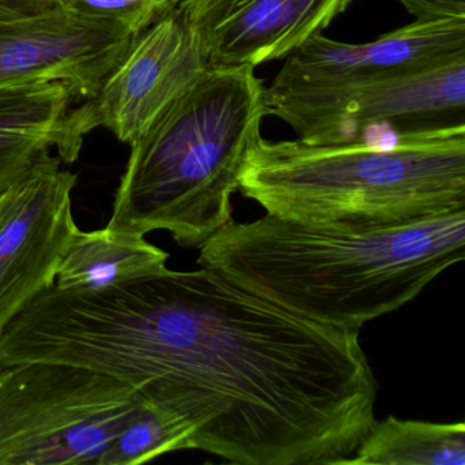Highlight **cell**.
Wrapping results in <instances>:
<instances>
[{"label":"cell","instance_id":"7","mask_svg":"<svg viewBox=\"0 0 465 465\" xmlns=\"http://www.w3.org/2000/svg\"><path fill=\"white\" fill-rule=\"evenodd\" d=\"M77 173L61 159L42 154L0 192V334L13 318L56 282L78 225L72 194Z\"/></svg>","mask_w":465,"mask_h":465},{"label":"cell","instance_id":"10","mask_svg":"<svg viewBox=\"0 0 465 465\" xmlns=\"http://www.w3.org/2000/svg\"><path fill=\"white\" fill-rule=\"evenodd\" d=\"M352 0H181L209 67L254 69L322 34Z\"/></svg>","mask_w":465,"mask_h":465},{"label":"cell","instance_id":"6","mask_svg":"<svg viewBox=\"0 0 465 465\" xmlns=\"http://www.w3.org/2000/svg\"><path fill=\"white\" fill-rule=\"evenodd\" d=\"M268 115L314 145L358 143L364 127L399 133L465 126V56L432 69L317 88H266Z\"/></svg>","mask_w":465,"mask_h":465},{"label":"cell","instance_id":"5","mask_svg":"<svg viewBox=\"0 0 465 465\" xmlns=\"http://www.w3.org/2000/svg\"><path fill=\"white\" fill-rule=\"evenodd\" d=\"M141 402L132 386L89 367L4 366L0 465H97Z\"/></svg>","mask_w":465,"mask_h":465},{"label":"cell","instance_id":"1","mask_svg":"<svg viewBox=\"0 0 465 465\" xmlns=\"http://www.w3.org/2000/svg\"><path fill=\"white\" fill-rule=\"evenodd\" d=\"M64 361L132 386L239 465L345 464L374 426L359 331L320 325L211 269L53 287L0 334L4 366Z\"/></svg>","mask_w":465,"mask_h":465},{"label":"cell","instance_id":"9","mask_svg":"<svg viewBox=\"0 0 465 465\" xmlns=\"http://www.w3.org/2000/svg\"><path fill=\"white\" fill-rule=\"evenodd\" d=\"M134 39L118 24L59 5L0 23V86L58 81L73 97L94 99Z\"/></svg>","mask_w":465,"mask_h":465},{"label":"cell","instance_id":"4","mask_svg":"<svg viewBox=\"0 0 465 465\" xmlns=\"http://www.w3.org/2000/svg\"><path fill=\"white\" fill-rule=\"evenodd\" d=\"M266 214L321 227H391L465 211V126L391 148L261 138L239 179Z\"/></svg>","mask_w":465,"mask_h":465},{"label":"cell","instance_id":"13","mask_svg":"<svg viewBox=\"0 0 465 465\" xmlns=\"http://www.w3.org/2000/svg\"><path fill=\"white\" fill-rule=\"evenodd\" d=\"M168 252L145 236L110 228L78 231L67 250L55 285L64 290H97L168 271Z\"/></svg>","mask_w":465,"mask_h":465},{"label":"cell","instance_id":"18","mask_svg":"<svg viewBox=\"0 0 465 465\" xmlns=\"http://www.w3.org/2000/svg\"><path fill=\"white\" fill-rule=\"evenodd\" d=\"M2 369H4V366H2V363H0V371H2Z\"/></svg>","mask_w":465,"mask_h":465},{"label":"cell","instance_id":"16","mask_svg":"<svg viewBox=\"0 0 465 465\" xmlns=\"http://www.w3.org/2000/svg\"><path fill=\"white\" fill-rule=\"evenodd\" d=\"M59 6L97 20L111 21L130 34L141 32L178 7L181 0H55Z\"/></svg>","mask_w":465,"mask_h":465},{"label":"cell","instance_id":"2","mask_svg":"<svg viewBox=\"0 0 465 465\" xmlns=\"http://www.w3.org/2000/svg\"><path fill=\"white\" fill-rule=\"evenodd\" d=\"M465 258V211L391 227L231 220L197 263L320 325L359 331L413 301Z\"/></svg>","mask_w":465,"mask_h":465},{"label":"cell","instance_id":"3","mask_svg":"<svg viewBox=\"0 0 465 465\" xmlns=\"http://www.w3.org/2000/svg\"><path fill=\"white\" fill-rule=\"evenodd\" d=\"M266 115L252 67H209L130 145L107 228L167 231L200 249L233 220L231 197Z\"/></svg>","mask_w":465,"mask_h":465},{"label":"cell","instance_id":"8","mask_svg":"<svg viewBox=\"0 0 465 465\" xmlns=\"http://www.w3.org/2000/svg\"><path fill=\"white\" fill-rule=\"evenodd\" d=\"M209 69L208 59L178 7L141 32L94 99L72 111L83 137L110 130L132 145Z\"/></svg>","mask_w":465,"mask_h":465},{"label":"cell","instance_id":"15","mask_svg":"<svg viewBox=\"0 0 465 465\" xmlns=\"http://www.w3.org/2000/svg\"><path fill=\"white\" fill-rule=\"evenodd\" d=\"M183 449H190L187 430L175 418L143 400L140 410L116 435L97 465H140Z\"/></svg>","mask_w":465,"mask_h":465},{"label":"cell","instance_id":"12","mask_svg":"<svg viewBox=\"0 0 465 465\" xmlns=\"http://www.w3.org/2000/svg\"><path fill=\"white\" fill-rule=\"evenodd\" d=\"M72 99L58 81L0 86V192L51 149L64 162L78 159L84 138L70 118Z\"/></svg>","mask_w":465,"mask_h":465},{"label":"cell","instance_id":"14","mask_svg":"<svg viewBox=\"0 0 465 465\" xmlns=\"http://www.w3.org/2000/svg\"><path fill=\"white\" fill-rule=\"evenodd\" d=\"M345 464L464 465L465 424L401 420L375 421Z\"/></svg>","mask_w":465,"mask_h":465},{"label":"cell","instance_id":"17","mask_svg":"<svg viewBox=\"0 0 465 465\" xmlns=\"http://www.w3.org/2000/svg\"><path fill=\"white\" fill-rule=\"evenodd\" d=\"M416 21L465 18V0H399Z\"/></svg>","mask_w":465,"mask_h":465},{"label":"cell","instance_id":"11","mask_svg":"<svg viewBox=\"0 0 465 465\" xmlns=\"http://www.w3.org/2000/svg\"><path fill=\"white\" fill-rule=\"evenodd\" d=\"M465 56V18L416 21L366 45L315 35L287 56L272 88H317L432 69Z\"/></svg>","mask_w":465,"mask_h":465}]
</instances>
